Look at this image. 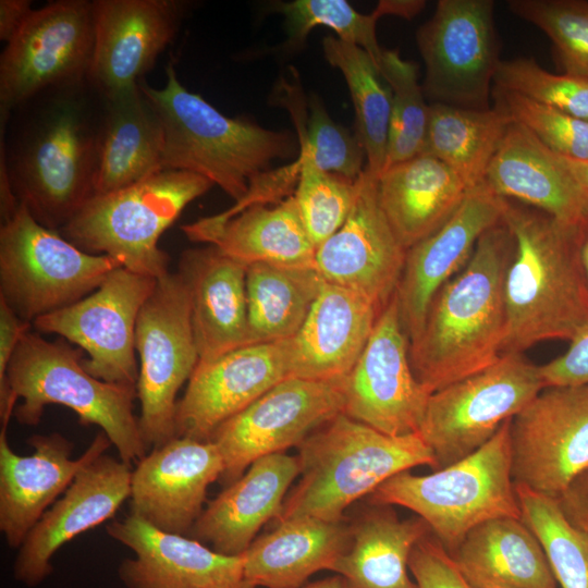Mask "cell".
I'll return each mask as SVG.
<instances>
[{
	"label": "cell",
	"instance_id": "1",
	"mask_svg": "<svg viewBox=\"0 0 588 588\" xmlns=\"http://www.w3.org/2000/svg\"><path fill=\"white\" fill-rule=\"evenodd\" d=\"M106 111L88 79L30 98L1 126L0 168L44 226L60 231L94 195Z\"/></svg>",
	"mask_w": 588,
	"mask_h": 588
},
{
	"label": "cell",
	"instance_id": "2",
	"mask_svg": "<svg viewBox=\"0 0 588 588\" xmlns=\"http://www.w3.org/2000/svg\"><path fill=\"white\" fill-rule=\"evenodd\" d=\"M514 238L502 220L478 240L465 267L433 297L409 342L417 380L432 394L494 364L505 336L504 278Z\"/></svg>",
	"mask_w": 588,
	"mask_h": 588
},
{
	"label": "cell",
	"instance_id": "3",
	"mask_svg": "<svg viewBox=\"0 0 588 588\" xmlns=\"http://www.w3.org/2000/svg\"><path fill=\"white\" fill-rule=\"evenodd\" d=\"M503 221L513 235L514 252L504 278L502 354H523L543 341H572L588 328V297L575 261L574 224L510 199Z\"/></svg>",
	"mask_w": 588,
	"mask_h": 588
},
{
	"label": "cell",
	"instance_id": "4",
	"mask_svg": "<svg viewBox=\"0 0 588 588\" xmlns=\"http://www.w3.org/2000/svg\"><path fill=\"white\" fill-rule=\"evenodd\" d=\"M166 74L162 88L139 82L162 122L163 169L200 175L238 201L274 160L298 155L292 133L222 114L181 84L171 62Z\"/></svg>",
	"mask_w": 588,
	"mask_h": 588
},
{
	"label": "cell",
	"instance_id": "5",
	"mask_svg": "<svg viewBox=\"0 0 588 588\" xmlns=\"http://www.w3.org/2000/svg\"><path fill=\"white\" fill-rule=\"evenodd\" d=\"M302 478L277 520L311 516L345 519L344 511L394 475L426 465L438 469L418 433L393 437L340 413L299 445Z\"/></svg>",
	"mask_w": 588,
	"mask_h": 588
},
{
	"label": "cell",
	"instance_id": "6",
	"mask_svg": "<svg viewBox=\"0 0 588 588\" xmlns=\"http://www.w3.org/2000/svg\"><path fill=\"white\" fill-rule=\"evenodd\" d=\"M84 352L60 338L48 341L28 331L21 339L8 368L7 382L22 399L13 417L24 426L39 424L47 405H63L83 426L101 428L119 457L131 464L147 454L133 405L135 385L106 382L84 368Z\"/></svg>",
	"mask_w": 588,
	"mask_h": 588
},
{
	"label": "cell",
	"instance_id": "7",
	"mask_svg": "<svg viewBox=\"0 0 588 588\" xmlns=\"http://www.w3.org/2000/svg\"><path fill=\"white\" fill-rule=\"evenodd\" d=\"M213 184L197 174L160 170L106 194L93 195L59 231L79 249L106 255L121 267L159 279L169 272V255L159 238L185 207Z\"/></svg>",
	"mask_w": 588,
	"mask_h": 588
},
{
	"label": "cell",
	"instance_id": "8",
	"mask_svg": "<svg viewBox=\"0 0 588 588\" xmlns=\"http://www.w3.org/2000/svg\"><path fill=\"white\" fill-rule=\"evenodd\" d=\"M511 419L485 445L456 463L425 476L409 470L394 475L371 493L372 501L414 512L449 554L479 524L520 518L511 473Z\"/></svg>",
	"mask_w": 588,
	"mask_h": 588
},
{
	"label": "cell",
	"instance_id": "9",
	"mask_svg": "<svg viewBox=\"0 0 588 588\" xmlns=\"http://www.w3.org/2000/svg\"><path fill=\"white\" fill-rule=\"evenodd\" d=\"M121 265L86 253L20 204L0 229V299L33 322L97 290Z\"/></svg>",
	"mask_w": 588,
	"mask_h": 588
},
{
	"label": "cell",
	"instance_id": "10",
	"mask_svg": "<svg viewBox=\"0 0 588 588\" xmlns=\"http://www.w3.org/2000/svg\"><path fill=\"white\" fill-rule=\"evenodd\" d=\"M135 348L139 427L147 449H155L176 437V394L199 362L191 291L179 270L157 279L137 318Z\"/></svg>",
	"mask_w": 588,
	"mask_h": 588
},
{
	"label": "cell",
	"instance_id": "11",
	"mask_svg": "<svg viewBox=\"0 0 588 588\" xmlns=\"http://www.w3.org/2000/svg\"><path fill=\"white\" fill-rule=\"evenodd\" d=\"M539 366L504 353L491 366L433 392L418 434L438 469L473 454L542 389Z\"/></svg>",
	"mask_w": 588,
	"mask_h": 588
},
{
	"label": "cell",
	"instance_id": "12",
	"mask_svg": "<svg viewBox=\"0 0 588 588\" xmlns=\"http://www.w3.org/2000/svg\"><path fill=\"white\" fill-rule=\"evenodd\" d=\"M95 44L91 1L60 0L34 10L0 57V121L53 88L88 81Z\"/></svg>",
	"mask_w": 588,
	"mask_h": 588
},
{
	"label": "cell",
	"instance_id": "13",
	"mask_svg": "<svg viewBox=\"0 0 588 588\" xmlns=\"http://www.w3.org/2000/svg\"><path fill=\"white\" fill-rule=\"evenodd\" d=\"M425 63L421 84L432 102L488 109L502 60L492 0H439L416 33Z\"/></svg>",
	"mask_w": 588,
	"mask_h": 588
},
{
	"label": "cell",
	"instance_id": "14",
	"mask_svg": "<svg viewBox=\"0 0 588 588\" xmlns=\"http://www.w3.org/2000/svg\"><path fill=\"white\" fill-rule=\"evenodd\" d=\"M156 283L157 279L119 267L93 293L37 318L33 326L86 353L84 368L95 378L136 387V322Z\"/></svg>",
	"mask_w": 588,
	"mask_h": 588
},
{
	"label": "cell",
	"instance_id": "15",
	"mask_svg": "<svg viewBox=\"0 0 588 588\" xmlns=\"http://www.w3.org/2000/svg\"><path fill=\"white\" fill-rule=\"evenodd\" d=\"M515 485L558 499L588 466V384L543 388L510 421Z\"/></svg>",
	"mask_w": 588,
	"mask_h": 588
},
{
	"label": "cell",
	"instance_id": "16",
	"mask_svg": "<svg viewBox=\"0 0 588 588\" xmlns=\"http://www.w3.org/2000/svg\"><path fill=\"white\" fill-rule=\"evenodd\" d=\"M343 411L340 381L282 380L211 436L223 461L221 478L232 483L256 460L299 445Z\"/></svg>",
	"mask_w": 588,
	"mask_h": 588
},
{
	"label": "cell",
	"instance_id": "17",
	"mask_svg": "<svg viewBox=\"0 0 588 588\" xmlns=\"http://www.w3.org/2000/svg\"><path fill=\"white\" fill-rule=\"evenodd\" d=\"M340 387L351 418L393 437L418 433L431 393L413 371L395 293Z\"/></svg>",
	"mask_w": 588,
	"mask_h": 588
},
{
	"label": "cell",
	"instance_id": "18",
	"mask_svg": "<svg viewBox=\"0 0 588 588\" xmlns=\"http://www.w3.org/2000/svg\"><path fill=\"white\" fill-rule=\"evenodd\" d=\"M343 225L316 249L315 269L327 283L356 292L380 310L400 282L407 249L379 201L377 177L366 169Z\"/></svg>",
	"mask_w": 588,
	"mask_h": 588
},
{
	"label": "cell",
	"instance_id": "19",
	"mask_svg": "<svg viewBox=\"0 0 588 588\" xmlns=\"http://www.w3.org/2000/svg\"><path fill=\"white\" fill-rule=\"evenodd\" d=\"M289 377V340L244 345L198 363L177 401L176 437L209 441L219 426Z\"/></svg>",
	"mask_w": 588,
	"mask_h": 588
},
{
	"label": "cell",
	"instance_id": "20",
	"mask_svg": "<svg viewBox=\"0 0 588 588\" xmlns=\"http://www.w3.org/2000/svg\"><path fill=\"white\" fill-rule=\"evenodd\" d=\"M89 82L106 97L139 84L173 40L186 12L180 0H93Z\"/></svg>",
	"mask_w": 588,
	"mask_h": 588
},
{
	"label": "cell",
	"instance_id": "21",
	"mask_svg": "<svg viewBox=\"0 0 588 588\" xmlns=\"http://www.w3.org/2000/svg\"><path fill=\"white\" fill-rule=\"evenodd\" d=\"M505 205L483 182L440 229L407 249L395 296L409 342L419 334L438 291L465 267L480 236L503 220Z\"/></svg>",
	"mask_w": 588,
	"mask_h": 588
},
{
	"label": "cell",
	"instance_id": "22",
	"mask_svg": "<svg viewBox=\"0 0 588 588\" xmlns=\"http://www.w3.org/2000/svg\"><path fill=\"white\" fill-rule=\"evenodd\" d=\"M222 473L212 441L175 437L136 463L131 514L162 531L185 535L204 511L208 487Z\"/></svg>",
	"mask_w": 588,
	"mask_h": 588
},
{
	"label": "cell",
	"instance_id": "23",
	"mask_svg": "<svg viewBox=\"0 0 588 588\" xmlns=\"http://www.w3.org/2000/svg\"><path fill=\"white\" fill-rule=\"evenodd\" d=\"M132 471L130 464L107 454L85 465L17 549L14 578L27 587L40 585L64 543L110 519L131 497Z\"/></svg>",
	"mask_w": 588,
	"mask_h": 588
},
{
	"label": "cell",
	"instance_id": "24",
	"mask_svg": "<svg viewBox=\"0 0 588 588\" xmlns=\"http://www.w3.org/2000/svg\"><path fill=\"white\" fill-rule=\"evenodd\" d=\"M29 456L10 446L7 428L0 431V530L8 546L19 549L45 512L63 494L77 473L112 445L103 431L86 451L71 458L73 443L59 432L34 434Z\"/></svg>",
	"mask_w": 588,
	"mask_h": 588
},
{
	"label": "cell",
	"instance_id": "25",
	"mask_svg": "<svg viewBox=\"0 0 588 588\" xmlns=\"http://www.w3.org/2000/svg\"><path fill=\"white\" fill-rule=\"evenodd\" d=\"M107 534L131 549L118 576L126 588H236L244 559L221 554L184 535L162 531L130 514L112 520Z\"/></svg>",
	"mask_w": 588,
	"mask_h": 588
},
{
	"label": "cell",
	"instance_id": "26",
	"mask_svg": "<svg viewBox=\"0 0 588 588\" xmlns=\"http://www.w3.org/2000/svg\"><path fill=\"white\" fill-rule=\"evenodd\" d=\"M380 313L365 296L323 282L302 327L289 339L291 377L341 381L360 356Z\"/></svg>",
	"mask_w": 588,
	"mask_h": 588
},
{
	"label": "cell",
	"instance_id": "27",
	"mask_svg": "<svg viewBox=\"0 0 588 588\" xmlns=\"http://www.w3.org/2000/svg\"><path fill=\"white\" fill-rule=\"evenodd\" d=\"M181 229L189 241L212 245L247 267L315 268L317 246L293 195L274 205H250L225 219L204 217Z\"/></svg>",
	"mask_w": 588,
	"mask_h": 588
},
{
	"label": "cell",
	"instance_id": "28",
	"mask_svg": "<svg viewBox=\"0 0 588 588\" xmlns=\"http://www.w3.org/2000/svg\"><path fill=\"white\" fill-rule=\"evenodd\" d=\"M299 473L297 456L284 452L256 460L203 511L192 529L194 539L221 554L242 555L261 526L280 517Z\"/></svg>",
	"mask_w": 588,
	"mask_h": 588
},
{
	"label": "cell",
	"instance_id": "29",
	"mask_svg": "<svg viewBox=\"0 0 588 588\" xmlns=\"http://www.w3.org/2000/svg\"><path fill=\"white\" fill-rule=\"evenodd\" d=\"M177 270L191 291L198 363L248 345L247 266L209 245L183 252Z\"/></svg>",
	"mask_w": 588,
	"mask_h": 588
},
{
	"label": "cell",
	"instance_id": "30",
	"mask_svg": "<svg viewBox=\"0 0 588 588\" xmlns=\"http://www.w3.org/2000/svg\"><path fill=\"white\" fill-rule=\"evenodd\" d=\"M485 184L500 197L575 224L588 198L558 154L511 122L488 167Z\"/></svg>",
	"mask_w": 588,
	"mask_h": 588
},
{
	"label": "cell",
	"instance_id": "31",
	"mask_svg": "<svg viewBox=\"0 0 588 588\" xmlns=\"http://www.w3.org/2000/svg\"><path fill=\"white\" fill-rule=\"evenodd\" d=\"M377 188L381 208L406 249L440 229L470 191L448 164L425 152L383 169Z\"/></svg>",
	"mask_w": 588,
	"mask_h": 588
},
{
	"label": "cell",
	"instance_id": "32",
	"mask_svg": "<svg viewBox=\"0 0 588 588\" xmlns=\"http://www.w3.org/2000/svg\"><path fill=\"white\" fill-rule=\"evenodd\" d=\"M311 516L277 520L242 554L244 579L256 587L301 588L318 571L333 567L351 543V525Z\"/></svg>",
	"mask_w": 588,
	"mask_h": 588
},
{
	"label": "cell",
	"instance_id": "33",
	"mask_svg": "<svg viewBox=\"0 0 588 588\" xmlns=\"http://www.w3.org/2000/svg\"><path fill=\"white\" fill-rule=\"evenodd\" d=\"M473 588H556L537 536L522 518L499 517L473 528L450 554Z\"/></svg>",
	"mask_w": 588,
	"mask_h": 588
},
{
	"label": "cell",
	"instance_id": "34",
	"mask_svg": "<svg viewBox=\"0 0 588 588\" xmlns=\"http://www.w3.org/2000/svg\"><path fill=\"white\" fill-rule=\"evenodd\" d=\"M106 98L94 195L120 189L163 170L162 122L139 84Z\"/></svg>",
	"mask_w": 588,
	"mask_h": 588
},
{
	"label": "cell",
	"instance_id": "35",
	"mask_svg": "<svg viewBox=\"0 0 588 588\" xmlns=\"http://www.w3.org/2000/svg\"><path fill=\"white\" fill-rule=\"evenodd\" d=\"M430 532L416 516L400 519L389 509H376L351 525V543L334 573L346 588H418L408 576L414 546Z\"/></svg>",
	"mask_w": 588,
	"mask_h": 588
},
{
	"label": "cell",
	"instance_id": "36",
	"mask_svg": "<svg viewBox=\"0 0 588 588\" xmlns=\"http://www.w3.org/2000/svg\"><path fill=\"white\" fill-rule=\"evenodd\" d=\"M315 268L254 264L246 271L249 344L289 340L305 321L323 284Z\"/></svg>",
	"mask_w": 588,
	"mask_h": 588
},
{
	"label": "cell",
	"instance_id": "37",
	"mask_svg": "<svg viewBox=\"0 0 588 588\" xmlns=\"http://www.w3.org/2000/svg\"><path fill=\"white\" fill-rule=\"evenodd\" d=\"M511 122L497 107L478 110L431 102L424 152L448 164L471 189L483 183Z\"/></svg>",
	"mask_w": 588,
	"mask_h": 588
},
{
	"label": "cell",
	"instance_id": "38",
	"mask_svg": "<svg viewBox=\"0 0 588 588\" xmlns=\"http://www.w3.org/2000/svg\"><path fill=\"white\" fill-rule=\"evenodd\" d=\"M326 60L342 73L355 110L356 134L366 154V170L378 179L387 161L392 91L371 57L362 48L327 36Z\"/></svg>",
	"mask_w": 588,
	"mask_h": 588
},
{
	"label": "cell",
	"instance_id": "39",
	"mask_svg": "<svg viewBox=\"0 0 588 588\" xmlns=\"http://www.w3.org/2000/svg\"><path fill=\"white\" fill-rule=\"evenodd\" d=\"M515 490L520 518L539 539L556 583L588 588V534L567 520L556 499L520 485Z\"/></svg>",
	"mask_w": 588,
	"mask_h": 588
},
{
	"label": "cell",
	"instance_id": "40",
	"mask_svg": "<svg viewBox=\"0 0 588 588\" xmlns=\"http://www.w3.org/2000/svg\"><path fill=\"white\" fill-rule=\"evenodd\" d=\"M284 83L282 101L291 112L298 145L321 170L357 180L366 169V154L357 134L334 122L317 96L308 99L307 114L299 85Z\"/></svg>",
	"mask_w": 588,
	"mask_h": 588
},
{
	"label": "cell",
	"instance_id": "41",
	"mask_svg": "<svg viewBox=\"0 0 588 588\" xmlns=\"http://www.w3.org/2000/svg\"><path fill=\"white\" fill-rule=\"evenodd\" d=\"M273 9L284 16L287 44L301 45L316 26L332 29L340 40L365 50L378 70L383 51L377 40L376 24L391 15L389 0H382L369 14L356 11L345 0H293L275 2Z\"/></svg>",
	"mask_w": 588,
	"mask_h": 588
},
{
	"label": "cell",
	"instance_id": "42",
	"mask_svg": "<svg viewBox=\"0 0 588 588\" xmlns=\"http://www.w3.org/2000/svg\"><path fill=\"white\" fill-rule=\"evenodd\" d=\"M379 72L392 91L385 169L424 152L429 105L418 83L417 66L404 60L397 50L383 51Z\"/></svg>",
	"mask_w": 588,
	"mask_h": 588
},
{
	"label": "cell",
	"instance_id": "43",
	"mask_svg": "<svg viewBox=\"0 0 588 588\" xmlns=\"http://www.w3.org/2000/svg\"><path fill=\"white\" fill-rule=\"evenodd\" d=\"M298 149L302 166L293 196L304 225L318 247L345 222L355 200L357 180L321 170L303 147Z\"/></svg>",
	"mask_w": 588,
	"mask_h": 588
},
{
	"label": "cell",
	"instance_id": "44",
	"mask_svg": "<svg viewBox=\"0 0 588 588\" xmlns=\"http://www.w3.org/2000/svg\"><path fill=\"white\" fill-rule=\"evenodd\" d=\"M507 7L551 39L565 73L588 79V1L510 0Z\"/></svg>",
	"mask_w": 588,
	"mask_h": 588
},
{
	"label": "cell",
	"instance_id": "45",
	"mask_svg": "<svg viewBox=\"0 0 588 588\" xmlns=\"http://www.w3.org/2000/svg\"><path fill=\"white\" fill-rule=\"evenodd\" d=\"M493 85L588 121L587 78L554 74L531 58H517L500 62Z\"/></svg>",
	"mask_w": 588,
	"mask_h": 588
},
{
	"label": "cell",
	"instance_id": "46",
	"mask_svg": "<svg viewBox=\"0 0 588 588\" xmlns=\"http://www.w3.org/2000/svg\"><path fill=\"white\" fill-rule=\"evenodd\" d=\"M498 109L559 155L588 160V121L541 105L518 94L494 88Z\"/></svg>",
	"mask_w": 588,
	"mask_h": 588
},
{
	"label": "cell",
	"instance_id": "47",
	"mask_svg": "<svg viewBox=\"0 0 588 588\" xmlns=\"http://www.w3.org/2000/svg\"><path fill=\"white\" fill-rule=\"evenodd\" d=\"M408 568L418 588H473L458 572L451 555L429 534L414 546Z\"/></svg>",
	"mask_w": 588,
	"mask_h": 588
},
{
	"label": "cell",
	"instance_id": "48",
	"mask_svg": "<svg viewBox=\"0 0 588 588\" xmlns=\"http://www.w3.org/2000/svg\"><path fill=\"white\" fill-rule=\"evenodd\" d=\"M32 323L17 316L13 309L0 299V420L1 427H8L14 414L17 397L7 382V372L11 358Z\"/></svg>",
	"mask_w": 588,
	"mask_h": 588
},
{
	"label": "cell",
	"instance_id": "49",
	"mask_svg": "<svg viewBox=\"0 0 588 588\" xmlns=\"http://www.w3.org/2000/svg\"><path fill=\"white\" fill-rule=\"evenodd\" d=\"M546 387L588 384V328L569 341L560 356L539 366Z\"/></svg>",
	"mask_w": 588,
	"mask_h": 588
},
{
	"label": "cell",
	"instance_id": "50",
	"mask_svg": "<svg viewBox=\"0 0 588 588\" xmlns=\"http://www.w3.org/2000/svg\"><path fill=\"white\" fill-rule=\"evenodd\" d=\"M556 500L567 520L588 534V466Z\"/></svg>",
	"mask_w": 588,
	"mask_h": 588
},
{
	"label": "cell",
	"instance_id": "51",
	"mask_svg": "<svg viewBox=\"0 0 588 588\" xmlns=\"http://www.w3.org/2000/svg\"><path fill=\"white\" fill-rule=\"evenodd\" d=\"M34 9L29 0L0 1V39L9 42L27 21Z\"/></svg>",
	"mask_w": 588,
	"mask_h": 588
},
{
	"label": "cell",
	"instance_id": "52",
	"mask_svg": "<svg viewBox=\"0 0 588 588\" xmlns=\"http://www.w3.org/2000/svg\"><path fill=\"white\" fill-rule=\"evenodd\" d=\"M573 245L579 278L588 297V204L573 225Z\"/></svg>",
	"mask_w": 588,
	"mask_h": 588
},
{
	"label": "cell",
	"instance_id": "53",
	"mask_svg": "<svg viewBox=\"0 0 588 588\" xmlns=\"http://www.w3.org/2000/svg\"><path fill=\"white\" fill-rule=\"evenodd\" d=\"M559 157L588 198V160L574 159L562 155H559Z\"/></svg>",
	"mask_w": 588,
	"mask_h": 588
},
{
	"label": "cell",
	"instance_id": "54",
	"mask_svg": "<svg viewBox=\"0 0 588 588\" xmlns=\"http://www.w3.org/2000/svg\"><path fill=\"white\" fill-rule=\"evenodd\" d=\"M301 588H346V586L343 578L340 575H335L304 585Z\"/></svg>",
	"mask_w": 588,
	"mask_h": 588
},
{
	"label": "cell",
	"instance_id": "55",
	"mask_svg": "<svg viewBox=\"0 0 588 588\" xmlns=\"http://www.w3.org/2000/svg\"><path fill=\"white\" fill-rule=\"evenodd\" d=\"M236 588H256V586L246 579H243V581Z\"/></svg>",
	"mask_w": 588,
	"mask_h": 588
}]
</instances>
